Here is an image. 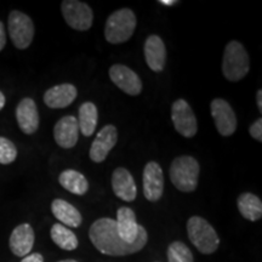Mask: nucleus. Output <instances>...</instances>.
Returning a JSON list of instances; mask_svg holds the SVG:
<instances>
[{"mask_svg":"<svg viewBox=\"0 0 262 262\" xmlns=\"http://www.w3.org/2000/svg\"><path fill=\"white\" fill-rule=\"evenodd\" d=\"M89 237L91 243L100 253L110 256H125L139 253L148 242L147 231L145 227L140 226V233L136 241L125 243L118 234L116 220L110 217H102L95 221L90 227Z\"/></svg>","mask_w":262,"mask_h":262,"instance_id":"obj_1","label":"nucleus"},{"mask_svg":"<svg viewBox=\"0 0 262 262\" xmlns=\"http://www.w3.org/2000/svg\"><path fill=\"white\" fill-rule=\"evenodd\" d=\"M201 168L199 163L189 156H181L172 160L169 175L172 185L181 192H194L198 186Z\"/></svg>","mask_w":262,"mask_h":262,"instance_id":"obj_2","label":"nucleus"},{"mask_svg":"<svg viewBox=\"0 0 262 262\" xmlns=\"http://www.w3.org/2000/svg\"><path fill=\"white\" fill-rule=\"evenodd\" d=\"M136 25L137 19L133 10H117L107 18L104 37L111 44H122L133 37Z\"/></svg>","mask_w":262,"mask_h":262,"instance_id":"obj_3","label":"nucleus"},{"mask_svg":"<svg viewBox=\"0 0 262 262\" xmlns=\"http://www.w3.org/2000/svg\"><path fill=\"white\" fill-rule=\"evenodd\" d=\"M250 70V60L248 51L239 41H229L225 48L222 72L229 81L242 80Z\"/></svg>","mask_w":262,"mask_h":262,"instance_id":"obj_4","label":"nucleus"},{"mask_svg":"<svg viewBox=\"0 0 262 262\" xmlns=\"http://www.w3.org/2000/svg\"><path fill=\"white\" fill-rule=\"evenodd\" d=\"M187 234L192 244L202 254L215 253L220 245V239L214 227L201 216H192L187 222Z\"/></svg>","mask_w":262,"mask_h":262,"instance_id":"obj_5","label":"nucleus"},{"mask_svg":"<svg viewBox=\"0 0 262 262\" xmlns=\"http://www.w3.org/2000/svg\"><path fill=\"white\" fill-rule=\"evenodd\" d=\"M8 29L12 44L19 50H25L32 44L34 38V25L28 15L17 10L10 12Z\"/></svg>","mask_w":262,"mask_h":262,"instance_id":"obj_6","label":"nucleus"},{"mask_svg":"<svg viewBox=\"0 0 262 262\" xmlns=\"http://www.w3.org/2000/svg\"><path fill=\"white\" fill-rule=\"evenodd\" d=\"M64 21L75 31H88L93 26V10L86 3L78 0H64L61 4Z\"/></svg>","mask_w":262,"mask_h":262,"instance_id":"obj_7","label":"nucleus"},{"mask_svg":"<svg viewBox=\"0 0 262 262\" xmlns=\"http://www.w3.org/2000/svg\"><path fill=\"white\" fill-rule=\"evenodd\" d=\"M171 119L173 126L180 135L185 137H193L198 131L195 114L187 101L176 100L171 107Z\"/></svg>","mask_w":262,"mask_h":262,"instance_id":"obj_8","label":"nucleus"},{"mask_svg":"<svg viewBox=\"0 0 262 262\" xmlns=\"http://www.w3.org/2000/svg\"><path fill=\"white\" fill-rule=\"evenodd\" d=\"M210 110L219 134L222 136L233 135L237 130V117L231 104L222 98H215L210 104Z\"/></svg>","mask_w":262,"mask_h":262,"instance_id":"obj_9","label":"nucleus"},{"mask_svg":"<svg viewBox=\"0 0 262 262\" xmlns=\"http://www.w3.org/2000/svg\"><path fill=\"white\" fill-rule=\"evenodd\" d=\"M111 80L120 90L131 96H137L142 91V81L140 77L131 68L124 64H113L110 68Z\"/></svg>","mask_w":262,"mask_h":262,"instance_id":"obj_10","label":"nucleus"},{"mask_svg":"<svg viewBox=\"0 0 262 262\" xmlns=\"http://www.w3.org/2000/svg\"><path fill=\"white\" fill-rule=\"evenodd\" d=\"M118 141V130L117 127L108 124L103 126L101 131L95 137L93 145L90 147V159L95 163H102L106 160L107 156L110 155L113 147L117 145Z\"/></svg>","mask_w":262,"mask_h":262,"instance_id":"obj_11","label":"nucleus"},{"mask_svg":"<svg viewBox=\"0 0 262 262\" xmlns=\"http://www.w3.org/2000/svg\"><path fill=\"white\" fill-rule=\"evenodd\" d=\"M164 192L163 170L157 162H149L143 169V194L149 202H158Z\"/></svg>","mask_w":262,"mask_h":262,"instance_id":"obj_12","label":"nucleus"},{"mask_svg":"<svg viewBox=\"0 0 262 262\" xmlns=\"http://www.w3.org/2000/svg\"><path fill=\"white\" fill-rule=\"evenodd\" d=\"M79 125L74 116L61 118L54 127V137L56 143L62 148L70 149L77 145L79 139Z\"/></svg>","mask_w":262,"mask_h":262,"instance_id":"obj_13","label":"nucleus"},{"mask_svg":"<svg viewBox=\"0 0 262 262\" xmlns=\"http://www.w3.org/2000/svg\"><path fill=\"white\" fill-rule=\"evenodd\" d=\"M16 119L22 133L32 135L39 127V112L38 107L32 98L26 97L21 100L16 108Z\"/></svg>","mask_w":262,"mask_h":262,"instance_id":"obj_14","label":"nucleus"},{"mask_svg":"<svg viewBox=\"0 0 262 262\" xmlns=\"http://www.w3.org/2000/svg\"><path fill=\"white\" fill-rule=\"evenodd\" d=\"M34 231L29 224H22L16 227L10 235V249L12 254L18 257H25L31 254L34 245Z\"/></svg>","mask_w":262,"mask_h":262,"instance_id":"obj_15","label":"nucleus"},{"mask_svg":"<svg viewBox=\"0 0 262 262\" xmlns=\"http://www.w3.org/2000/svg\"><path fill=\"white\" fill-rule=\"evenodd\" d=\"M145 58L153 72H162L166 63V48L159 35L152 34L145 41Z\"/></svg>","mask_w":262,"mask_h":262,"instance_id":"obj_16","label":"nucleus"},{"mask_svg":"<svg viewBox=\"0 0 262 262\" xmlns=\"http://www.w3.org/2000/svg\"><path fill=\"white\" fill-rule=\"evenodd\" d=\"M112 188L118 198L125 202H134L137 195L135 180L129 170L125 168H117L112 175Z\"/></svg>","mask_w":262,"mask_h":262,"instance_id":"obj_17","label":"nucleus"},{"mask_svg":"<svg viewBox=\"0 0 262 262\" xmlns=\"http://www.w3.org/2000/svg\"><path fill=\"white\" fill-rule=\"evenodd\" d=\"M116 225L118 234L125 243H133L139 237L140 225L137 224L135 212L130 208L122 206L118 209Z\"/></svg>","mask_w":262,"mask_h":262,"instance_id":"obj_18","label":"nucleus"},{"mask_svg":"<svg viewBox=\"0 0 262 262\" xmlns=\"http://www.w3.org/2000/svg\"><path fill=\"white\" fill-rule=\"evenodd\" d=\"M77 88L72 84H60L50 88L44 94V102L49 108H66L77 98Z\"/></svg>","mask_w":262,"mask_h":262,"instance_id":"obj_19","label":"nucleus"},{"mask_svg":"<svg viewBox=\"0 0 262 262\" xmlns=\"http://www.w3.org/2000/svg\"><path fill=\"white\" fill-rule=\"evenodd\" d=\"M51 211L55 217L61 222V225L68 226V227H79L83 221L79 210L63 199H55L51 203Z\"/></svg>","mask_w":262,"mask_h":262,"instance_id":"obj_20","label":"nucleus"},{"mask_svg":"<svg viewBox=\"0 0 262 262\" xmlns=\"http://www.w3.org/2000/svg\"><path fill=\"white\" fill-rule=\"evenodd\" d=\"M58 182L64 189L75 195H84L89 191V181L83 173L77 170L68 169L60 173Z\"/></svg>","mask_w":262,"mask_h":262,"instance_id":"obj_21","label":"nucleus"},{"mask_svg":"<svg viewBox=\"0 0 262 262\" xmlns=\"http://www.w3.org/2000/svg\"><path fill=\"white\" fill-rule=\"evenodd\" d=\"M238 210L249 221H258L262 216V202L253 193H242L237 201Z\"/></svg>","mask_w":262,"mask_h":262,"instance_id":"obj_22","label":"nucleus"},{"mask_svg":"<svg viewBox=\"0 0 262 262\" xmlns=\"http://www.w3.org/2000/svg\"><path fill=\"white\" fill-rule=\"evenodd\" d=\"M77 120L80 133L86 137L91 136L97 126V107L93 102H84L79 107V117L77 118Z\"/></svg>","mask_w":262,"mask_h":262,"instance_id":"obj_23","label":"nucleus"},{"mask_svg":"<svg viewBox=\"0 0 262 262\" xmlns=\"http://www.w3.org/2000/svg\"><path fill=\"white\" fill-rule=\"evenodd\" d=\"M50 234L54 243L63 250H75L79 245L77 235L73 233V231L61 224H55L52 226Z\"/></svg>","mask_w":262,"mask_h":262,"instance_id":"obj_24","label":"nucleus"},{"mask_svg":"<svg viewBox=\"0 0 262 262\" xmlns=\"http://www.w3.org/2000/svg\"><path fill=\"white\" fill-rule=\"evenodd\" d=\"M169 262H194L193 254L189 248L182 242H172L168 248Z\"/></svg>","mask_w":262,"mask_h":262,"instance_id":"obj_25","label":"nucleus"},{"mask_svg":"<svg viewBox=\"0 0 262 262\" xmlns=\"http://www.w3.org/2000/svg\"><path fill=\"white\" fill-rule=\"evenodd\" d=\"M17 158V148L15 143L6 137L0 136V164L8 165Z\"/></svg>","mask_w":262,"mask_h":262,"instance_id":"obj_26","label":"nucleus"},{"mask_svg":"<svg viewBox=\"0 0 262 262\" xmlns=\"http://www.w3.org/2000/svg\"><path fill=\"white\" fill-rule=\"evenodd\" d=\"M249 133H250V135L253 136L255 140L258 141V142H261L262 141V119L261 118H258L256 122L253 123V125H251L250 129H249Z\"/></svg>","mask_w":262,"mask_h":262,"instance_id":"obj_27","label":"nucleus"},{"mask_svg":"<svg viewBox=\"0 0 262 262\" xmlns=\"http://www.w3.org/2000/svg\"><path fill=\"white\" fill-rule=\"evenodd\" d=\"M21 262H44V257H42L41 254L33 253L27 255V256H25L21 260Z\"/></svg>","mask_w":262,"mask_h":262,"instance_id":"obj_28","label":"nucleus"},{"mask_svg":"<svg viewBox=\"0 0 262 262\" xmlns=\"http://www.w3.org/2000/svg\"><path fill=\"white\" fill-rule=\"evenodd\" d=\"M6 45V33H5V27L3 25V22L0 21V51L5 48Z\"/></svg>","mask_w":262,"mask_h":262,"instance_id":"obj_29","label":"nucleus"},{"mask_svg":"<svg viewBox=\"0 0 262 262\" xmlns=\"http://www.w3.org/2000/svg\"><path fill=\"white\" fill-rule=\"evenodd\" d=\"M159 3L162 5H165V6H172V5L179 4L178 0H160Z\"/></svg>","mask_w":262,"mask_h":262,"instance_id":"obj_30","label":"nucleus"},{"mask_svg":"<svg viewBox=\"0 0 262 262\" xmlns=\"http://www.w3.org/2000/svg\"><path fill=\"white\" fill-rule=\"evenodd\" d=\"M256 101H257V107L258 110L262 111V91L258 90L256 94Z\"/></svg>","mask_w":262,"mask_h":262,"instance_id":"obj_31","label":"nucleus"},{"mask_svg":"<svg viewBox=\"0 0 262 262\" xmlns=\"http://www.w3.org/2000/svg\"><path fill=\"white\" fill-rule=\"evenodd\" d=\"M5 102H6V100H5L4 94H3L2 91H0V111H2L3 108H4V106H5Z\"/></svg>","mask_w":262,"mask_h":262,"instance_id":"obj_32","label":"nucleus"},{"mask_svg":"<svg viewBox=\"0 0 262 262\" xmlns=\"http://www.w3.org/2000/svg\"><path fill=\"white\" fill-rule=\"evenodd\" d=\"M58 262H78L75 260H63V261H58Z\"/></svg>","mask_w":262,"mask_h":262,"instance_id":"obj_33","label":"nucleus"}]
</instances>
